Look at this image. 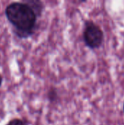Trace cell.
Returning a JSON list of instances; mask_svg holds the SVG:
<instances>
[{"label": "cell", "instance_id": "obj_1", "mask_svg": "<svg viewBox=\"0 0 124 125\" xmlns=\"http://www.w3.org/2000/svg\"><path fill=\"white\" fill-rule=\"evenodd\" d=\"M4 13L18 37L26 39L34 33L38 16L24 1L12 2L7 6Z\"/></svg>", "mask_w": 124, "mask_h": 125}, {"label": "cell", "instance_id": "obj_2", "mask_svg": "<svg viewBox=\"0 0 124 125\" xmlns=\"http://www.w3.org/2000/svg\"><path fill=\"white\" fill-rule=\"evenodd\" d=\"M83 40L88 48L96 49L102 45L104 41V33L98 25L92 21H88L83 30Z\"/></svg>", "mask_w": 124, "mask_h": 125}, {"label": "cell", "instance_id": "obj_3", "mask_svg": "<svg viewBox=\"0 0 124 125\" xmlns=\"http://www.w3.org/2000/svg\"><path fill=\"white\" fill-rule=\"evenodd\" d=\"M25 3L29 4L33 10L35 12L37 16H40L42 15V10H43V4L40 1H35V0H28V1H24Z\"/></svg>", "mask_w": 124, "mask_h": 125}, {"label": "cell", "instance_id": "obj_4", "mask_svg": "<svg viewBox=\"0 0 124 125\" xmlns=\"http://www.w3.org/2000/svg\"><path fill=\"white\" fill-rule=\"evenodd\" d=\"M48 99H49L50 101H51V102L55 101V100L57 99V92H56V89H50V90L48 92Z\"/></svg>", "mask_w": 124, "mask_h": 125}, {"label": "cell", "instance_id": "obj_5", "mask_svg": "<svg viewBox=\"0 0 124 125\" xmlns=\"http://www.w3.org/2000/svg\"><path fill=\"white\" fill-rule=\"evenodd\" d=\"M7 125H25L24 122L19 119H14L11 121H10Z\"/></svg>", "mask_w": 124, "mask_h": 125}, {"label": "cell", "instance_id": "obj_6", "mask_svg": "<svg viewBox=\"0 0 124 125\" xmlns=\"http://www.w3.org/2000/svg\"><path fill=\"white\" fill-rule=\"evenodd\" d=\"M2 81H3V78H2V76H1V74H0V86H1V84H2Z\"/></svg>", "mask_w": 124, "mask_h": 125}, {"label": "cell", "instance_id": "obj_7", "mask_svg": "<svg viewBox=\"0 0 124 125\" xmlns=\"http://www.w3.org/2000/svg\"></svg>", "mask_w": 124, "mask_h": 125}]
</instances>
